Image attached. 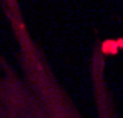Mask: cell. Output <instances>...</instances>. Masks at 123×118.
Here are the masks:
<instances>
[{
	"instance_id": "6da1fadb",
	"label": "cell",
	"mask_w": 123,
	"mask_h": 118,
	"mask_svg": "<svg viewBox=\"0 0 123 118\" xmlns=\"http://www.w3.org/2000/svg\"><path fill=\"white\" fill-rule=\"evenodd\" d=\"M120 2H122V3H123V0H120Z\"/></svg>"
}]
</instances>
